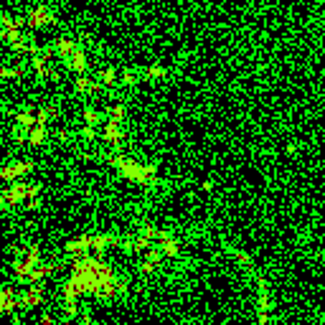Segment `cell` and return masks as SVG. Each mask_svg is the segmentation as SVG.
Segmentation results:
<instances>
[{
    "label": "cell",
    "mask_w": 325,
    "mask_h": 325,
    "mask_svg": "<svg viewBox=\"0 0 325 325\" xmlns=\"http://www.w3.org/2000/svg\"><path fill=\"white\" fill-rule=\"evenodd\" d=\"M33 69H36V76H38V79H46V76L51 74L46 56H33Z\"/></svg>",
    "instance_id": "15"
},
{
    "label": "cell",
    "mask_w": 325,
    "mask_h": 325,
    "mask_svg": "<svg viewBox=\"0 0 325 325\" xmlns=\"http://www.w3.org/2000/svg\"><path fill=\"white\" fill-rule=\"evenodd\" d=\"M92 239H94V234H84V237H79V239H71L69 244H66V254L74 257V259H79V257H84V254H92L94 252L92 249Z\"/></svg>",
    "instance_id": "6"
},
{
    "label": "cell",
    "mask_w": 325,
    "mask_h": 325,
    "mask_svg": "<svg viewBox=\"0 0 325 325\" xmlns=\"http://www.w3.org/2000/svg\"><path fill=\"white\" fill-rule=\"evenodd\" d=\"M107 120H117V122L125 120V104H115V107H109V109H107Z\"/></svg>",
    "instance_id": "18"
},
{
    "label": "cell",
    "mask_w": 325,
    "mask_h": 325,
    "mask_svg": "<svg viewBox=\"0 0 325 325\" xmlns=\"http://www.w3.org/2000/svg\"><path fill=\"white\" fill-rule=\"evenodd\" d=\"M49 274H51V264H38L36 270H33V272L28 274V279H26V282H28V285H33V282H41V279H43V277H49Z\"/></svg>",
    "instance_id": "17"
},
{
    "label": "cell",
    "mask_w": 325,
    "mask_h": 325,
    "mask_svg": "<svg viewBox=\"0 0 325 325\" xmlns=\"http://www.w3.org/2000/svg\"><path fill=\"white\" fill-rule=\"evenodd\" d=\"M31 171H33V163H28V160L10 163V165H3V168H0V181H5V183L20 181V178H23V175H28Z\"/></svg>",
    "instance_id": "5"
},
{
    "label": "cell",
    "mask_w": 325,
    "mask_h": 325,
    "mask_svg": "<svg viewBox=\"0 0 325 325\" xmlns=\"http://www.w3.org/2000/svg\"><path fill=\"white\" fill-rule=\"evenodd\" d=\"M99 89H102V84L94 82V79H89V76H84V74L76 79V92H79V94H94V92H99Z\"/></svg>",
    "instance_id": "14"
},
{
    "label": "cell",
    "mask_w": 325,
    "mask_h": 325,
    "mask_svg": "<svg viewBox=\"0 0 325 325\" xmlns=\"http://www.w3.org/2000/svg\"><path fill=\"white\" fill-rule=\"evenodd\" d=\"M122 82H125V84H137V82H140V74H135L132 69H127L125 74H122Z\"/></svg>",
    "instance_id": "22"
},
{
    "label": "cell",
    "mask_w": 325,
    "mask_h": 325,
    "mask_svg": "<svg viewBox=\"0 0 325 325\" xmlns=\"http://www.w3.org/2000/svg\"><path fill=\"white\" fill-rule=\"evenodd\" d=\"M64 64H66V69H69V71H76L79 76L86 71V66H89V61H86V53H84V49H82V46L76 49V51L69 56V59H64Z\"/></svg>",
    "instance_id": "9"
},
{
    "label": "cell",
    "mask_w": 325,
    "mask_h": 325,
    "mask_svg": "<svg viewBox=\"0 0 325 325\" xmlns=\"http://www.w3.org/2000/svg\"><path fill=\"white\" fill-rule=\"evenodd\" d=\"M117 82V74L112 71V69H104L102 74H99V84L102 86H109V84H115Z\"/></svg>",
    "instance_id": "21"
},
{
    "label": "cell",
    "mask_w": 325,
    "mask_h": 325,
    "mask_svg": "<svg viewBox=\"0 0 325 325\" xmlns=\"http://www.w3.org/2000/svg\"><path fill=\"white\" fill-rule=\"evenodd\" d=\"M36 115H33L31 109H20L18 112V127H23V130H31L33 125H36Z\"/></svg>",
    "instance_id": "16"
},
{
    "label": "cell",
    "mask_w": 325,
    "mask_h": 325,
    "mask_svg": "<svg viewBox=\"0 0 325 325\" xmlns=\"http://www.w3.org/2000/svg\"><path fill=\"white\" fill-rule=\"evenodd\" d=\"M115 168L122 178H127L132 183H150V181H155V175H158V168L155 165H142L132 158H122V155L115 158Z\"/></svg>",
    "instance_id": "1"
},
{
    "label": "cell",
    "mask_w": 325,
    "mask_h": 325,
    "mask_svg": "<svg viewBox=\"0 0 325 325\" xmlns=\"http://www.w3.org/2000/svg\"><path fill=\"white\" fill-rule=\"evenodd\" d=\"M168 71H165V66H150V69H145V79H163Z\"/></svg>",
    "instance_id": "19"
},
{
    "label": "cell",
    "mask_w": 325,
    "mask_h": 325,
    "mask_svg": "<svg viewBox=\"0 0 325 325\" xmlns=\"http://www.w3.org/2000/svg\"><path fill=\"white\" fill-rule=\"evenodd\" d=\"M76 49H79V43H74L71 38H59V41H56V46H53L56 56H61V59H69Z\"/></svg>",
    "instance_id": "13"
},
{
    "label": "cell",
    "mask_w": 325,
    "mask_h": 325,
    "mask_svg": "<svg viewBox=\"0 0 325 325\" xmlns=\"http://www.w3.org/2000/svg\"><path fill=\"white\" fill-rule=\"evenodd\" d=\"M41 302H43V290H41V285H38V282H33V285H31L28 290H26V292H23V295L18 297V305L23 308V310L38 308Z\"/></svg>",
    "instance_id": "7"
},
{
    "label": "cell",
    "mask_w": 325,
    "mask_h": 325,
    "mask_svg": "<svg viewBox=\"0 0 325 325\" xmlns=\"http://www.w3.org/2000/svg\"><path fill=\"white\" fill-rule=\"evenodd\" d=\"M18 305V300H16V295L10 292L8 287H3L0 290V315H10L13 312V308Z\"/></svg>",
    "instance_id": "12"
},
{
    "label": "cell",
    "mask_w": 325,
    "mask_h": 325,
    "mask_svg": "<svg viewBox=\"0 0 325 325\" xmlns=\"http://www.w3.org/2000/svg\"><path fill=\"white\" fill-rule=\"evenodd\" d=\"M46 137H49V130H46V125L43 122H36L31 130H28V137H26V142L28 145H33V148H38V145H43L46 142Z\"/></svg>",
    "instance_id": "10"
},
{
    "label": "cell",
    "mask_w": 325,
    "mask_h": 325,
    "mask_svg": "<svg viewBox=\"0 0 325 325\" xmlns=\"http://www.w3.org/2000/svg\"><path fill=\"white\" fill-rule=\"evenodd\" d=\"M0 18H3V13H0Z\"/></svg>",
    "instance_id": "24"
},
{
    "label": "cell",
    "mask_w": 325,
    "mask_h": 325,
    "mask_svg": "<svg viewBox=\"0 0 325 325\" xmlns=\"http://www.w3.org/2000/svg\"><path fill=\"white\" fill-rule=\"evenodd\" d=\"M102 137H104V142H109V145H120L122 137H125V132H122V122L107 120V122H104V130H102Z\"/></svg>",
    "instance_id": "8"
},
{
    "label": "cell",
    "mask_w": 325,
    "mask_h": 325,
    "mask_svg": "<svg viewBox=\"0 0 325 325\" xmlns=\"http://www.w3.org/2000/svg\"><path fill=\"white\" fill-rule=\"evenodd\" d=\"M41 186L38 183H26V181H13L5 190H3V204L5 206H18L20 201H31L38 198Z\"/></svg>",
    "instance_id": "2"
},
{
    "label": "cell",
    "mask_w": 325,
    "mask_h": 325,
    "mask_svg": "<svg viewBox=\"0 0 325 325\" xmlns=\"http://www.w3.org/2000/svg\"><path fill=\"white\" fill-rule=\"evenodd\" d=\"M38 262H41V249L38 246H28V249L23 252V259L20 262H16V274H18V279H28V274L38 267Z\"/></svg>",
    "instance_id": "3"
},
{
    "label": "cell",
    "mask_w": 325,
    "mask_h": 325,
    "mask_svg": "<svg viewBox=\"0 0 325 325\" xmlns=\"http://www.w3.org/2000/svg\"><path fill=\"white\" fill-rule=\"evenodd\" d=\"M13 76H18V69H13V66L0 69V79H13Z\"/></svg>",
    "instance_id": "23"
},
{
    "label": "cell",
    "mask_w": 325,
    "mask_h": 325,
    "mask_svg": "<svg viewBox=\"0 0 325 325\" xmlns=\"http://www.w3.org/2000/svg\"><path fill=\"white\" fill-rule=\"evenodd\" d=\"M84 120H86V125H99V122H102V115H99L97 109H92V107H86L84 109Z\"/></svg>",
    "instance_id": "20"
},
{
    "label": "cell",
    "mask_w": 325,
    "mask_h": 325,
    "mask_svg": "<svg viewBox=\"0 0 325 325\" xmlns=\"http://www.w3.org/2000/svg\"><path fill=\"white\" fill-rule=\"evenodd\" d=\"M160 252L165 257H178L181 254V241H178L175 237H171V234H163L160 237Z\"/></svg>",
    "instance_id": "11"
},
{
    "label": "cell",
    "mask_w": 325,
    "mask_h": 325,
    "mask_svg": "<svg viewBox=\"0 0 325 325\" xmlns=\"http://www.w3.org/2000/svg\"><path fill=\"white\" fill-rule=\"evenodd\" d=\"M56 20V16H53V10L51 8H46V5H36V8H31L28 10V16H26V23L31 26V28H46V26H51Z\"/></svg>",
    "instance_id": "4"
}]
</instances>
